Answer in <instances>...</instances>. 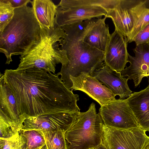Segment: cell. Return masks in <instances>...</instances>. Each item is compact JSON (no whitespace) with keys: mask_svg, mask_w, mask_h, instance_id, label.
<instances>
[{"mask_svg":"<svg viewBox=\"0 0 149 149\" xmlns=\"http://www.w3.org/2000/svg\"><path fill=\"white\" fill-rule=\"evenodd\" d=\"M3 78L15 97L21 118L56 112H80L79 95L50 71L34 67L7 69Z\"/></svg>","mask_w":149,"mask_h":149,"instance_id":"6da1fadb","label":"cell"},{"mask_svg":"<svg viewBox=\"0 0 149 149\" xmlns=\"http://www.w3.org/2000/svg\"><path fill=\"white\" fill-rule=\"evenodd\" d=\"M88 19L61 27L65 33L59 42L60 48L66 52L68 62L62 65L56 74L71 90L70 77H76L82 72L93 76L95 71L102 68L105 52L93 47L83 40L85 30L91 21Z\"/></svg>","mask_w":149,"mask_h":149,"instance_id":"7a4b0ae2","label":"cell"},{"mask_svg":"<svg viewBox=\"0 0 149 149\" xmlns=\"http://www.w3.org/2000/svg\"><path fill=\"white\" fill-rule=\"evenodd\" d=\"M14 12L0 33V52L6 56L8 64L12 56L24 54L39 38L40 24L32 7L26 5L15 9Z\"/></svg>","mask_w":149,"mask_h":149,"instance_id":"3957f363","label":"cell"},{"mask_svg":"<svg viewBox=\"0 0 149 149\" xmlns=\"http://www.w3.org/2000/svg\"><path fill=\"white\" fill-rule=\"evenodd\" d=\"M39 38L24 54L19 57L18 69L33 67L55 72L56 65H66L68 62L66 51L59 47L64 30L56 25L49 29L40 25Z\"/></svg>","mask_w":149,"mask_h":149,"instance_id":"277c9868","label":"cell"},{"mask_svg":"<svg viewBox=\"0 0 149 149\" xmlns=\"http://www.w3.org/2000/svg\"><path fill=\"white\" fill-rule=\"evenodd\" d=\"M95 104L80 112L64 133L67 149H92L102 143L103 123Z\"/></svg>","mask_w":149,"mask_h":149,"instance_id":"5b68a950","label":"cell"},{"mask_svg":"<svg viewBox=\"0 0 149 149\" xmlns=\"http://www.w3.org/2000/svg\"><path fill=\"white\" fill-rule=\"evenodd\" d=\"M115 0H61L57 5L56 24L64 25L105 16Z\"/></svg>","mask_w":149,"mask_h":149,"instance_id":"8992f818","label":"cell"},{"mask_svg":"<svg viewBox=\"0 0 149 149\" xmlns=\"http://www.w3.org/2000/svg\"><path fill=\"white\" fill-rule=\"evenodd\" d=\"M146 0H116L105 17L111 18L115 28L127 37L145 10Z\"/></svg>","mask_w":149,"mask_h":149,"instance_id":"52a82bcc","label":"cell"},{"mask_svg":"<svg viewBox=\"0 0 149 149\" xmlns=\"http://www.w3.org/2000/svg\"><path fill=\"white\" fill-rule=\"evenodd\" d=\"M102 142L108 149H143L149 136L140 127L123 129L103 125Z\"/></svg>","mask_w":149,"mask_h":149,"instance_id":"ba28073f","label":"cell"},{"mask_svg":"<svg viewBox=\"0 0 149 149\" xmlns=\"http://www.w3.org/2000/svg\"><path fill=\"white\" fill-rule=\"evenodd\" d=\"M99 113L107 127L123 129L140 127L126 99H116L101 106Z\"/></svg>","mask_w":149,"mask_h":149,"instance_id":"9c48e42d","label":"cell"},{"mask_svg":"<svg viewBox=\"0 0 149 149\" xmlns=\"http://www.w3.org/2000/svg\"><path fill=\"white\" fill-rule=\"evenodd\" d=\"M79 113L56 112L21 118L22 121L21 130H33L42 132L60 131L65 132Z\"/></svg>","mask_w":149,"mask_h":149,"instance_id":"30bf717a","label":"cell"},{"mask_svg":"<svg viewBox=\"0 0 149 149\" xmlns=\"http://www.w3.org/2000/svg\"><path fill=\"white\" fill-rule=\"evenodd\" d=\"M71 90L82 91L97 102L101 106L116 99V95L93 76L82 72L77 77H70Z\"/></svg>","mask_w":149,"mask_h":149,"instance_id":"8fae6325","label":"cell"},{"mask_svg":"<svg viewBox=\"0 0 149 149\" xmlns=\"http://www.w3.org/2000/svg\"><path fill=\"white\" fill-rule=\"evenodd\" d=\"M127 37L115 29L111 34L104 57V64L111 70L121 73L128 62Z\"/></svg>","mask_w":149,"mask_h":149,"instance_id":"7c38bea8","label":"cell"},{"mask_svg":"<svg viewBox=\"0 0 149 149\" xmlns=\"http://www.w3.org/2000/svg\"><path fill=\"white\" fill-rule=\"evenodd\" d=\"M134 56L128 55L129 66L121 72L124 77L133 80L135 87L141 83L143 77H149V43L137 45L133 49Z\"/></svg>","mask_w":149,"mask_h":149,"instance_id":"4fadbf2b","label":"cell"},{"mask_svg":"<svg viewBox=\"0 0 149 149\" xmlns=\"http://www.w3.org/2000/svg\"><path fill=\"white\" fill-rule=\"evenodd\" d=\"M93 76L114 95H118L120 99L127 98L132 94L127 83L129 79L124 78L121 73L112 70L107 65H105L102 68L95 71Z\"/></svg>","mask_w":149,"mask_h":149,"instance_id":"5bb4252c","label":"cell"},{"mask_svg":"<svg viewBox=\"0 0 149 149\" xmlns=\"http://www.w3.org/2000/svg\"><path fill=\"white\" fill-rule=\"evenodd\" d=\"M106 18L92 19L85 30L83 39L90 46L104 52L111 36L109 26L105 23Z\"/></svg>","mask_w":149,"mask_h":149,"instance_id":"9a60e30c","label":"cell"},{"mask_svg":"<svg viewBox=\"0 0 149 149\" xmlns=\"http://www.w3.org/2000/svg\"><path fill=\"white\" fill-rule=\"evenodd\" d=\"M126 99L139 127L149 132V84L145 89L134 92Z\"/></svg>","mask_w":149,"mask_h":149,"instance_id":"2e32d148","label":"cell"},{"mask_svg":"<svg viewBox=\"0 0 149 149\" xmlns=\"http://www.w3.org/2000/svg\"><path fill=\"white\" fill-rule=\"evenodd\" d=\"M31 3L39 24L49 29H54L56 26L57 5L50 0H33Z\"/></svg>","mask_w":149,"mask_h":149,"instance_id":"e0dca14e","label":"cell"},{"mask_svg":"<svg viewBox=\"0 0 149 149\" xmlns=\"http://www.w3.org/2000/svg\"><path fill=\"white\" fill-rule=\"evenodd\" d=\"M0 76V113L16 122H22L15 97L10 88L4 83L3 74L1 73Z\"/></svg>","mask_w":149,"mask_h":149,"instance_id":"ac0fdd59","label":"cell"},{"mask_svg":"<svg viewBox=\"0 0 149 149\" xmlns=\"http://www.w3.org/2000/svg\"><path fill=\"white\" fill-rule=\"evenodd\" d=\"M39 131L44 137L48 149H67L65 132L60 131Z\"/></svg>","mask_w":149,"mask_h":149,"instance_id":"d6986e66","label":"cell"},{"mask_svg":"<svg viewBox=\"0 0 149 149\" xmlns=\"http://www.w3.org/2000/svg\"><path fill=\"white\" fill-rule=\"evenodd\" d=\"M20 131L26 141V149H34L46 144L44 137L40 131L33 130Z\"/></svg>","mask_w":149,"mask_h":149,"instance_id":"ffe728a7","label":"cell"},{"mask_svg":"<svg viewBox=\"0 0 149 149\" xmlns=\"http://www.w3.org/2000/svg\"><path fill=\"white\" fill-rule=\"evenodd\" d=\"M14 13V9L8 0H0V33L12 20Z\"/></svg>","mask_w":149,"mask_h":149,"instance_id":"44dd1931","label":"cell"},{"mask_svg":"<svg viewBox=\"0 0 149 149\" xmlns=\"http://www.w3.org/2000/svg\"><path fill=\"white\" fill-rule=\"evenodd\" d=\"M0 149H26V142L21 131L8 139L0 138Z\"/></svg>","mask_w":149,"mask_h":149,"instance_id":"7402d4cb","label":"cell"},{"mask_svg":"<svg viewBox=\"0 0 149 149\" xmlns=\"http://www.w3.org/2000/svg\"><path fill=\"white\" fill-rule=\"evenodd\" d=\"M149 23V8L147 7L143 13L132 32L127 37V42L131 43L136 34Z\"/></svg>","mask_w":149,"mask_h":149,"instance_id":"603a6c76","label":"cell"},{"mask_svg":"<svg viewBox=\"0 0 149 149\" xmlns=\"http://www.w3.org/2000/svg\"><path fill=\"white\" fill-rule=\"evenodd\" d=\"M133 42L136 45L146 43H149V23L134 38Z\"/></svg>","mask_w":149,"mask_h":149,"instance_id":"cb8c5ba5","label":"cell"},{"mask_svg":"<svg viewBox=\"0 0 149 149\" xmlns=\"http://www.w3.org/2000/svg\"><path fill=\"white\" fill-rule=\"evenodd\" d=\"M14 9L19 8L27 5L31 1L30 0H8Z\"/></svg>","mask_w":149,"mask_h":149,"instance_id":"d4e9b609","label":"cell"},{"mask_svg":"<svg viewBox=\"0 0 149 149\" xmlns=\"http://www.w3.org/2000/svg\"><path fill=\"white\" fill-rule=\"evenodd\" d=\"M92 149H108L105 146L102 142L97 146Z\"/></svg>","mask_w":149,"mask_h":149,"instance_id":"484cf974","label":"cell"},{"mask_svg":"<svg viewBox=\"0 0 149 149\" xmlns=\"http://www.w3.org/2000/svg\"><path fill=\"white\" fill-rule=\"evenodd\" d=\"M34 149H48L46 144Z\"/></svg>","mask_w":149,"mask_h":149,"instance_id":"4316f807","label":"cell"},{"mask_svg":"<svg viewBox=\"0 0 149 149\" xmlns=\"http://www.w3.org/2000/svg\"><path fill=\"white\" fill-rule=\"evenodd\" d=\"M143 149H149V141L146 144Z\"/></svg>","mask_w":149,"mask_h":149,"instance_id":"83f0119b","label":"cell"},{"mask_svg":"<svg viewBox=\"0 0 149 149\" xmlns=\"http://www.w3.org/2000/svg\"><path fill=\"white\" fill-rule=\"evenodd\" d=\"M146 4L147 7L149 8V0H146Z\"/></svg>","mask_w":149,"mask_h":149,"instance_id":"f1b7e54d","label":"cell"}]
</instances>
